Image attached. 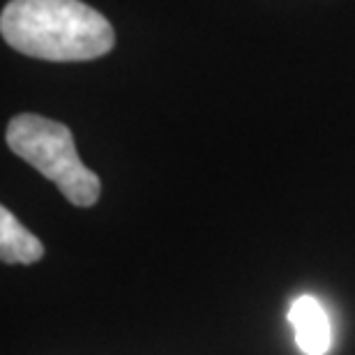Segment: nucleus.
I'll return each instance as SVG.
<instances>
[{"label":"nucleus","instance_id":"nucleus-1","mask_svg":"<svg viewBox=\"0 0 355 355\" xmlns=\"http://www.w3.org/2000/svg\"><path fill=\"white\" fill-rule=\"evenodd\" d=\"M0 31L14 51L53 62L95 60L116 44L104 14L81 0H10Z\"/></svg>","mask_w":355,"mask_h":355},{"label":"nucleus","instance_id":"nucleus-2","mask_svg":"<svg viewBox=\"0 0 355 355\" xmlns=\"http://www.w3.org/2000/svg\"><path fill=\"white\" fill-rule=\"evenodd\" d=\"M5 139L17 157L51 180L72 205L90 208L97 203L102 182L81 162L67 125L37 113H21L10 120Z\"/></svg>","mask_w":355,"mask_h":355},{"label":"nucleus","instance_id":"nucleus-3","mask_svg":"<svg viewBox=\"0 0 355 355\" xmlns=\"http://www.w3.org/2000/svg\"><path fill=\"white\" fill-rule=\"evenodd\" d=\"M288 323L304 355H325L330 349V321L323 304L311 295H300L288 309Z\"/></svg>","mask_w":355,"mask_h":355},{"label":"nucleus","instance_id":"nucleus-4","mask_svg":"<svg viewBox=\"0 0 355 355\" xmlns=\"http://www.w3.org/2000/svg\"><path fill=\"white\" fill-rule=\"evenodd\" d=\"M44 257V245L37 236H33L10 208H0V259L7 266L26 263L31 266Z\"/></svg>","mask_w":355,"mask_h":355}]
</instances>
